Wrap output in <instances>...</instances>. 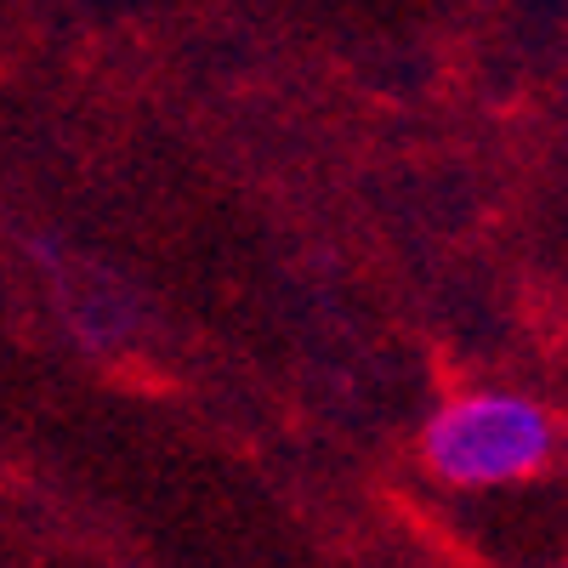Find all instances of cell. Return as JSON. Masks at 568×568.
I'll return each instance as SVG.
<instances>
[{
	"instance_id": "cell-1",
	"label": "cell",
	"mask_w": 568,
	"mask_h": 568,
	"mask_svg": "<svg viewBox=\"0 0 568 568\" xmlns=\"http://www.w3.org/2000/svg\"><path fill=\"white\" fill-rule=\"evenodd\" d=\"M557 426L546 404L524 393H466L449 398L420 433V455L449 489H511L551 466Z\"/></svg>"
},
{
	"instance_id": "cell-2",
	"label": "cell",
	"mask_w": 568,
	"mask_h": 568,
	"mask_svg": "<svg viewBox=\"0 0 568 568\" xmlns=\"http://www.w3.org/2000/svg\"><path fill=\"white\" fill-rule=\"evenodd\" d=\"M58 302H63V318L74 324V336L91 342V347H114V342H125V329L136 324L131 296L120 291L109 273H85V267H80V284H74V278L58 284Z\"/></svg>"
}]
</instances>
